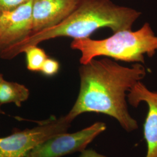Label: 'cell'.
Instances as JSON below:
<instances>
[{
	"label": "cell",
	"instance_id": "obj_15",
	"mask_svg": "<svg viewBox=\"0 0 157 157\" xmlns=\"http://www.w3.org/2000/svg\"><path fill=\"white\" fill-rule=\"evenodd\" d=\"M1 106V105H0ZM0 114H6V113L4 111H3L1 109V108H0Z\"/></svg>",
	"mask_w": 157,
	"mask_h": 157
},
{
	"label": "cell",
	"instance_id": "obj_12",
	"mask_svg": "<svg viewBox=\"0 0 157 157\" xmlns=\"http://www.w3.org/2000/svg\"><path fill=\"white\" fill-rule=\"evenodd\" d=\"M29 0H0V12L12 11Z\"/></svg>",
	"mask_w": 157,
	"mask_h": 157
},
{
	"label": "cell",
	"instance_id": "obj_2",
	"mask_svg": "<svg viewBox=\"0 0 157 157\" xmlns=\"http://www.w3.org/2000/svg\"><path fill=\"white\" fill-rule=\"evenodd\" d=\"M141 12L133 8L119 6L111 0H83L77 9L56 26L32 34L17 47L13 57L30 45H37L46 40L59 37L73 40L89 38L99 29L108 28L113 33L132 29Z\"/></svg>",
	"mask_w": 157,
	"mask_h": 157
},
{
	"label": "cell",
	"instance_id": "obj_11",
	"mask_svg": "<svg viewBox=\"0 0 157 157\" xmlns=\"http://www.w3.org/2000/svg\"><path fill=\"white\" fill-rule=\"evenodd\" d=\"M59 67V63L56 60L48 57L43 63L40 72L45 76H52L58 72Z\"/></svg>",
	"mask_w": 157,
	"mask_h": 157
},
{
	"label": "cell",
	"instance_id": "obj_9",
	"mask_svg": "<svg viewBox=\"0 0 157 157\" xmlns=\"http://www.w3.org/2000/svg\"><path fill=\"white\" fill-rule=\"evenodd\" d=\"M29 90L24 85L3 79L0 82V105L14 103L21 107L29 97Z\"/></svg>",
	"mask_w": 157,
	"mask_h": 157
},
{
	"label": "cell",
	"instance_id": "obj_4",
	"mask_svg": "<svg viewBox=\"0 0 157 157\" xmlns=\"http://www.w3.org/2000/svg\"><path fill=\"white\" fill-rule=\"evenodd\" d=\"M31 129L15 128L11 134L0 137V157H27L40 143L55 135L66 133L72 122L65 115L59 118L51 116Z\"/></svg>",
	"mask_w": 157,
	"mask_h": 157
},
{
	"label": "cell",
	"instance_id": "obj_14",
	"mask_svg": "<svg viewBox=\"0 0 157 157\" xmlns=\"http://www.w3.org/2000/svg\"><path fill=\"white\" fill-rule=\"evenodd\" d=\"M3 79H4V78H3V75H2L1 73H0V82H1Z\"/></svg>",
	"mask_w": 157,
	"mask_h": 157
},
{
	"label": "cell",
	"instance_id": "obj_10",
	"mask_svg": "<svg viewBox=\"0 0 157 157\" xmlns=\"http://www.w3.org/2000/svg\"><path fill=\"white\" fill-rule=\"evenodd\" d=\"M23 52L26 54L27 68L33 72H39L45 59L48 58L45 51L37 45H30Z\"/></svg>",
	"mask_w": 157,
	"mask_h": 157
},
{
	"label": "cell",
	"instance_id": "obj_8",
	"mask_svg": "<svg viewBox=\"0 0 157 157\" xmlns=\"http://www.w3.org/2000/svg\"><path fill=\"white\" fill-rule=\"evenodd\" d=\"M83 0H33L32 33L51 28L70 16Z\"/></svg>",
	"mask_w": 157,
	"mask_h": 157
},
{
	"label": "cell",
	"instance_id": "obj_6",
	"mask_svg": "<svg viewBox=\"0 0 157 157\" xmlns=\"http://www.w3.org/2000/svg\"><path fill=\"white\" fill-rule=\"evenodd\" d=\"M106 129V124L97 122L75 133L53 136L36 146L27 157H62L81 152Z\"/></svg>",
	"mask_w": 157,
	"mask_h": 157
},
{
	"label": "cell",
	"instance_id": "obj_16",
	"mask_svg": "<svg viewBox=\"0 0 157 157\" xmlns=\"http://www.w3.org/2000/svg\"><path fill=\"white\" fill-rule=\"evenodd\" d=\"M1 13H2V12H0V17H1Z\"/></svg>",
	"mask_w": 157,
	"mask_h": 157
},
{
	"label": "cell",
	"instance_id": "obj_3",
	"mask_svg": "<svg viewBox=\"0 0 157 157\" xmlns=\"http://www.w3.org/2000/svg\"><path fill=\"white\" fill-rule=\"evenodd\" d=\"M71 48L81 52L80 62L86 64L98 56L133 63H144V56L152 57L157 51V36L150 25L145 23L136 31L124 30L101 40H73Z\"/></svg>",
	"mask_w": 157,
	"mask_h": 157
},
{
	"label": "cell",
	"instance_id": "obj_7",
	"mask_svg": "<svg viewBox=\"0 0 157 157\" xmlns=\"http://www.w3.org/2000/svg\"><path fill=\"white\" fill-rule=\"evenodd\" d=\"M127 99L129 104L137 107L144 102L148 112L143 124L144 139L147 144L146 157H157V91H152L140 82L129 91Z\"/></svg>",
	"mask_w": 157,
	"mask_h": 157
},
{
	"label": "cell",
	"instance_id": "obj_5",
	"mask_svg": "<svg viewBox=\"0 0 157 157\" xmlns=\"http://www.w3.org/2000/svg\"><path fill=\"white\" fill-rule=\"evenodd\" d=\"M33 0L10 11L2 12L0 17V57L13 58L17 47L32 33Z\"/></svg>",
	"mask_w": 157,
	"mask_h": 157
},
{
	"label": "cell",
	"instance_id": "obj_13",
	"mask_svg": "<svg viewBox=\"0 0 157 157\" xmlns=\"http://www.w3.org/2000/svg\"><path fill=\"white\" fill-rule=\"evenodd\" d=\"M79 157H107L95 151L94 150L86 149L81 152Z\"/></svg>",
	"mask_w": 157,
	"mask_h": 157
},
{
	"label": "cell",
	"instance_id": "obj_1",
	"mask_svg": "<svg viewBox=\"0 0 157 157\" xmlns=\"http://www.w3.org/2000/svg\"><path fill=\"white\" fill-rule=\"evenodd\" d=\"M146 73L143 63L126 67L107 57L82 65L78 97L66 118L72 122L85 112L102 113L115 119L127 132L136 130L138 124L129 113L126 98Z\"/></svg>",
	"mask_w": 157,
	"mask_h": 157
}]
</instances>
